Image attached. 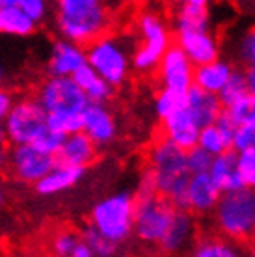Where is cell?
<instances>
[{"label":"cell","instance_id":"cell-1","mask_svg":"<svg viewBox=\"0 0 255 257\" xmlns=\"http://www.w3.org/2000/svg\"><path fill=\"white\" fill-rule=\"evenodd\" d=\"M112 15L106 0H58L56 28L64 39L78 45H89L91 41L108 34Z\"/></svg>","mask_w":255,"mask_h":257},{"label":"cell","instance_id":"cell-2","mask_svg":"<svg viewBox=\"0 0 255 257\" xmlns=\"http://www.w3.org/2000/svg\"><path fill=\"white\" fill-rule=\"evenodd\" d=\"M149 174L160 196L172 201L177 209H185V188L190 177L185 149L164 136L155 140L149 149Z\"/></svg>","mask_w":255,"mask_h":257},{"label":"cell","instance_id":"cell-3","mask_svg":"<svg viewBox=\"0 0 255 257\" xmlns=\"http://www.w3.org/2000/svg\"><path fill=\"white\" fill-rule=\"evenodd\" d=\"M136 39L127 34H104L86 49V62L112 88L121 86L133 69Z\"/></svg>","mask_w":255,"mask_h":257},{"label":"cell","instance_id":"cell-4","mask_svg":"<svg viewBox=\"0 0 255 257\" xmlns=\"http://www.w3.org/2000/svg\"><path fill=\"white\" fill-rule=\"evenodd\" d=\"M138 41L133 52V67L138 73H153L164 52L172 47V32L166 19L153 10H146L136 19Z\"/></svg>","mask_w":255,"mask_h":257},{"label":"cell","instance_id":"cell-5","mask_svg":"<svg viewBox=\"0 0 255 257\" xmlns=\"http://www.w3.org/2000/svg\"><path fill=\"white\" fill-rule=\"evenodd\" d=\"M212 212L218 229L225 237L233 240L251 237L255 227V190L240 187L222 192Z\"/></svg>","mask_w":255,"mask_h":257},{"label":"cell","instance_id":"cell-6","mask_svg":"<svg viewBox=\"0 0 255 257\" xmlns=\"http://www.w3.org/2000/svg\"><path fill=\"white\" fill-rule=\"evenodd\" d=\"M134 209H136V198L133 194L115 192L93 205L89 225L119 246L133 235Z\"/></svg>","mask_w":255,"mask_h":257},{"label":"cell","instance_id":"cell-7","mask_svg":"<svg viewBox=\"0 0 255 257\" xmlns=\"http://www.w3.org/2000/svg\"><path fill=\"white\" fill-rule=\"evenodd\" d=\"M177 207L160 194L138 196L134 209L133 233L146 244H159Z\"/></svg>","mask_w":255,"mask_h":257},{"label":"cell","instance_id":"cell-8","mask_svg":"<svg viewBox=\"0 0 255 257\" xmlns=\"http://www.w3.org/2000/svg\"><path fill=\"white\" fill-rule=\"evenodd\" d=\"M2 127L12 146L34 144V140L47 128V112L36 97H25L13 101Z\"/></svg>","mask_w":255,"mask_h":257},{"label":"cell","instance_id":"cell-9","mask_svg":"<svg viewBox=\"0 0 255 257\" xmlns=\"http://www.w3.org/2000/svg\"><path fill=\"white\" fill-rule=\"evenodd\" d=\"M36 99L47 114H82V110L89 103L73 77L56 75H51L41 82Z\"/></svg>","mask_w":255,"mask_h":257},{"label":"cell","instance_id":"cell-10","mask_svg":"<svg viewBox=\"0 0 255 257\" xmlns=\"http://www.w3.org/2000/svg\"><path fill=\"white\" fill-rule=\"evenodd\" d=\"M54 164L56 157L39 151L32 144H21L10 149L8 168L15 179L26 185H36L41 177L49 174V170Z\"/></svg>","mask_w":255,"mask_h":257},{"label":"cell","instance_id":"cell-11","mask_svg":"<svg viewBox=\"0 0 255 257\" xmlns=\"http://www.w3.org/2000/svg\"><path fill=\"white\" fill-rule=\"evenodd\" d=\"M194 67L196 65L181 51V47L172 45L164 52L157 67L162 88L177 91V93H186L194 86Z\"/></svg>","mask_w":255,"mask_h":257},{"label":"cell","instance_id":"cell-12","mask_svg":"<svg viewBox=\"0 0 255 257\" xmlns=\"http://www.w3.org/2000/svg\"><path fill=\"white\" fill-rule=\"evenodd\" d=\"M82 133L99 146H108L117 136V121L104 103H88L82 110Z\"/></svg>","mask_w":255,"mask_h":257},{"label":"cell","instance_id":"cell-13","mask_svg":"<svg viewBox=\"0 0 255 257\" xmlns=\"http://www.w3.org/2000/svg\"><path fill=\"white\" fill-rule=\"evenodd\" d=\"M220 196H222V190L212 181L209 172L190 174L185 188V211L198 212V214L212 212Z\"/></svg>","mask_w":255,"mask_h":257},{"label":"cell","instance_id":"cell-14","mask_svg":"<svg viewBox=\"0 0 255 257\" xmlns=\"http://www.w3.org/2000/svg\"><path fill=\"white\" fill-rule=\"evenodd\" d=\"M177 45L194 65H201L220 58V45L211 30L177 32Z\"/></svg>","mask_w":255,"mask_h":257},{"label":"cell","instance_id":"cell-15","mask_svg":"<svg viewBox=\"0 0 255 257\" xmlns=\"http://www.w3.org/2000/svg\"><path fill=\"white\" fill-rule=\"evenodd\" d=\"M86 49L69 39H60L52 45L49 56V73L56 77H73L82 65H86Z\"/></svg>","mask_w":255,"mask_h":257},{"label":"cell","instance_id":"cell-16","mask_svg":"<svg viewBox=\"0 0 255 257\" xmlns=\"http://www.w3.org/2000/svg\"><path fill=\"white\" fill-rule=\"evenodd\" d=\"M160 121H162L164 138L173 142L175 146H179V148L185 149V151L194 148V146H198V136L201 127L186 112L185 106H181L179 110H175L173 114L166 116L164 119H160Z\"/></svg>","mask_w":255,"mask_h":257},{"label":"cell","instance_id":"cell-17","mask_svg":"<svg viewBox=\"0 0 255 257\" xmlns=\"http://www.w3.org/2000/svg\"><path fill=\"white\" fill-rule=\"evenodd\" d=\"M185 108L190 114L199 127L211 125L216 121V117L222 114V103L216 93L205 91L198 86H192L185 93Z\"/></svg>","mask_w":255,"mask_h":257},{"label":"cell","instance_id":"cell-18","mask_svg":"<svg viewBox=\"0 0 255 257\" xmlns=\"http://www.w3.org/2000/svg\"><path fill=\"white\" fill-rule=\"evenodd\" d=\"M97 157V146L91 142L89 136H86L82 131L67 135L64 138V144L56 155V161L69 166L86 168L95 161Z\"/></svg>","mask_w":255,"mask_h":257},{"label":"cell","instance_id":"cell-19","mask_svg":"<svg viewBox=\"0 0 255 257\" xmlns=\"http://www.w3.org/2000/svg\"><path fill=\"white\" fill-rule=\"evenodd\" d=\"M196 235V222L185 209H177L159 246L168 253L183 251Z\"/></svg>","mask_w":255,"mask_h":257},{"label":"cell","instance_id":"cell-20","mask_svg":"<svg viewBox=\"0 0 255 257\" xmlns=\"http://www.w3.org/2000/svg\"><path fill=\"white\" fill-rule=\"evenodd\" d=\"M82 175L84 168L69 166V164H62L56 161V164L49 170V174L36 183V190L41 196H56L75 187L82 179Z\"/></svg>","mask_w":255,"mask_h":257},{"label":"cell","instance_id":"cell-21","mask_svg":"<svg viewBox=\"0 0 255 257\" xmlns=\"http://www.w3.org/2000/svg\"><path fill=\"white\" fill-rule=\"evenodd\" d=\"M209 175L218 185L222 192H229L235 188L244 187L240 175H238V166H236V153L233 149H227L220 155H214L209 168Z\"/></svg>","mask_w":255,"mask_h":257},{"label":"cell","instance_id":"cell-22","mask_svg":"<svg viewBox=\"0 0 255 257\" xmlns=\"http://www.w3.org/2000/svg\"><path fill=\"white\" fill-rule=\"evenodd\" d=\"M233 65L227 60L216 58L207 64L196 65L194 67V86H198L205 91L216 93L223 88V84L227 82L229 75L233 73Z\"/></svg>","mask_w":255,"mask_h":257},{"label":"cell","instance_id":"cell-23","mask_svg":"<svg viewBox=\"0 0 255 257\" xmlns=\"http://www.w3.org/2000/svg\"><path fill=\"white\" fill-rule=\"evenodd\" d=\"M73 80L78 84V88L84 91V95L88 97L89 103H106L114 91V88L104 78L99 77L88 64L82 65L73 75Z\"/></svg>","mask_w":255,"mask_h":257},{"label":"cell","instance_id":"cell-24","mask_svg":"<svg viewBox=\"0 0 255 257\" xmlns=\"http://www.w3.org/2000/svg\"><path fill=\"white\" fill-rule=\"evenodd\" d=\"M38 23L15 6H0V34L26 38L34 34Z\"/></svg>","mask_w":255,"mask_h":257},{"label":"cell","instance_id":"cell-25","mask_svg":"<svg viewBox=\"0 0 255 257\" xmlns=\"http://www.w3.org/2000/svg\"><path fill=\"white\" fill-rule=\"evenodd\" d=\"M190 257H244V251L233 238L207 237L192 248Z\"/></svg>","mask_w":255,"mask_h":257},{"label":"cell","instance_id":"cell-26","mask_svg":"<svg viewBox=\"0 0 255 257\" xmlns=\"http://www.w3.org/2000/svg\"><path fill=\"white\" fill-rule=\"evenodd\" d=\"M211 30V17L207 6H181L175 17V32Z\"/></svg>","mask_w":255,"mask_h":257},{"label":"cell","instance_id":"cell-27","mask_svg":"<svg viewBox=\"0 0 255 257\" xmlns=\"http://www.w3.org/2000/svg\"><path fill=\"white\" fill-rule=\"evenodd\" d=\"M198 146L214 157V155H220L231 149V142L220 133V128L214 123H211V125H205V127L199 128Z\"/></svg>","mask_w":255,"mask_h":257},{"label":"cell","instance_id":"cell-28","mask_svg":"<svg viewBox=\"0 0 255 257\" xmlns=\"http://www.w3.org/2000/svg\"><path fill=\"white\" fill-rule=\"evenodd\" d=\"M248 93V84H246V77H244V71L233 69V73L229 75L227 82L223 84V88L218 91V99L222 106H229L235 101H238L242 95Z\"/></svg>","mask_w":255,"mask_h":257},{"label":"cell","instance_id":"cell-29","mask_svg":"<svg viewBox=\"0 0 255 257\" xmlns=\"http://www.w3.org/2000/svg\"><path fill=\"white\" fill-rule=\"evenodd\" d=\"M80 242V235L73 229H58L49 240V250L52 257H71L73 250Z\"/></svg>","mask_w":255,"mask_h":257},{"label":"cell","instance_id":"cell-30","mask_svg":"<svg viewBox=\"0 0 255 257\" xmlns=\"http://www.w3.org/2000/svg\"><path fill=\"white\" fill-rule=\"evenodd\" d=\"M80 237L89 246V250L93 251L95 257H115V253H117V244L108 240L104 235H101L97 229H93L91 225L84 229V233Z\"/></svg>","mask_w":255,"mask_h":257},{"label":"cell","instance_id":"cell-31","mask_svg":"<svg viewBox=\"0 0 255 257\" xmlns=\"http://www.w3.org/2000/svg\"><path fill=\"white\" fill-rule=\"evenodd\" d=\"M181 106H185V93H177V91L166 90V88H162L157 93L153 103L155 114H157L159 119H164V117L173 114Z\"/></svg>","mask_w":255,"mask_h":257},{"label":"cell","instance_id":"cell-32","mask_svg":"<svg viewBox=\"0 0 255 257\" xmlns=\"http://www.w3.org/2000/svg\"><path fill=\"white\" fill-rule=\"evenodd\" d=\"M47 128L58 135H73L82 131V114H47Z\"/></svg>","mask_w":255,"mask_h":257},{"label":"cell","instance_id":"cell-33","mask_svg":"<svg viewBox=\"0 0 255 257\" xmlns=\"http://www.w3.org/2000/svg\"><path fill=\"white\" fill-rule=\"evenodd\" d=\"M225 112L227 116L236 123H248V121H255V95L253 93H246L242 95L238 101H235L233 104L225 106Z\"/></svg>","mask_w":255,"mask_h":257},{"label":"cell","instance_id":"cell-34","mask_svg":"<svg viewBox=\"0 0 255 257\" xmlns=\"http://www.w3.org/2000/svg\"><path fill=\"white\" fill-rule=\"evenodd\" d=\"M0 6L19 8L21 12H25L36 23H41L49 13V2L47 0H0Z\"/></svg>","mask_w":255,"mask_h":257},{"label":"cell","instance_id":"cell-35","mask_svg":"<svg viewBox=\"0 0 255 257\" xmlns=\"http://www.w3.org/2000/svg\"><path fill=\"white\" fill-rule=\"evenodd\" d=\"M236 166L238 175L244 187L255 190V149H246L236 153Z\"/></svg>","mask_w":255,"mask_h":257},{"label":"cell","instance_id":"cell-36","mask_svg":"<svg viewBox=\"0 0 255 257\" xmlns=\"http://www.w3.org/2000/svg\"><path fill=\"white\" fill-rule=\"evenodd\" d=\"M236 60L244 64L246 67H253L255 65V28H249L238 38L235 47Z\"/></svg>","mask_w":255,"mask_h":257},{"label":"cell","instance_id":"cell-37","mask_svg":"<svg viewBox=\"0 0 255 257\" xmlns=\"http://www.w3.org/2000/svg\"><path fill=\"white\" fill-rule=\"evenodd\" d=\"M231 149L235 153L246 151V149H255V121L236 125L235 135L231 138Z\"/></svg>","mask_w":255,"mask_h":257},{"label":"cell","instance_id":"cell-38","mask_svg":"<svg viewBox=\"0 0 255 257\" xmlns=\"http://www.w3.org/2000/svg\"><path fill=\"white\" fill-rule=\"evenodd\" d=\"M212 162V155L207 153L203 148L194 146V148L186 149V168L190 174H203L209 172Z\"/></svg>","mask_w":255,"mask_h":257},{"label":"cell","instance_id":"cell-39","mask_svg":"<svg viewBox=\"0 0 255 257\" xmlns=\"http://www.w3.org/2000/svg\"><path fill=\"white\" fill-rule=\"evenodd\" d=\"M64 135H58L51 128H45L43 133L34 140V148H38L39 151H43L47 155H52V157H56L60 148H62V144H64Z\"/></svg>","mask_w":255,"mask_h":257},{"label":"cell","instance_id":"cell-40","mask_svg":"<svg viewBox=\"0 0 255 257\" xmlns=\"http://www.w3.org/2000/svg\"><path fill=\"white\" fill-rule=\"evenodd\" d=\"M214 125H216V127L220 128V133H222V135L231 142V138H233V135H235L236 123L233 121L229 116H227V112H225V110H222V114L216 117Z\"/></svg>","mask_w":255,"mask_h":257},{"label":"cell","instance_id":"cell-41","mask_svg":"<svg viewBox=\"0 0 255 257\" xmlns=\"http://www.w3.org/2000/svg\"><path fill=\"white\" fill-rule=\"evenodd\" d=\"M13 101H15V99H13L12 93H10L6 88H0V125H2L4 119H6L8 112H10V108H12Z\"/></svg>","mask_w":255,"mask_h":257},{"label":"cell","instance_id":"cell-42","mask_svg":"<svg viewBox=\"0 0 255 257\" xmlns=\"http://www.w3.org/2000/svg\"><path fill=\"white\" fill-rule=\"evenodd\" d=\"M71 257H95V255H93V251L89 250V246L86 244V242L82 240V237H80V242H78L77 248L73 250Z\"/></svg>","mask_w":255,"mask_h":257},{"label":"cell","instance_id":"cell-43","mask_svg":"<svg viewBox=\"0 0 255 257\" xmlns=\"http://www.w3.org/2000/svg\"><path fill=\"white\" fill-rule=\"evenodd\" d=\"M172 6L181 8V6H207L209 0H168Z\"/></svg>","mask_w":255,"mask_h":257},{"label":"cell","instance_id":"cell-44","mask_svg":"<svg viewBox=\"0 0 255 257\" xmlns=\"http://www.w3.org/2000/svg\"><path fill=\"white\" fill-rule=\"evenodd\" d=\"M244 77H246V84H248V91L255 95V65L253 67H246Z\"/></svg>","mask_w":255,"mask_h":257},{"label":"cell","instance_id":"cell-45","mask_svg":"<svg viewBox=\"0 0 255 257\" xmlns=\"http://www.w3.org/2000/svg\"><path fill=\"white\" fill-rule=\"evenodd\" d=\"M8 159H10V151L4 146H0V168L8 166Z\"/></svg>","mask_w":255,"mask_h":257},{"label":"cell","instance_id":"cell-46","mask_svg":"<svg viewBox=\"0 0 255 257\" xmlns=\"http://www.w3.org/2000/svg\"><path fill=\"white\" fill-rule=\"evenodd\" d=\"M4 142H8L6 131H4V127H2V125H0V146H4Z\"/></svg>","mask_w":255,"mask_h":257},{"label":"cell","instance_id":"cell-47","mask_svg":"<svg viewBox=\"0 0 255 257\" xmlns=\"http://www.w3.org/2000/svg\"><path fill=\"white\" fill-rule=\"evenodd\" d=\"M4 201H6V192H4V188L0 187V207L4 205Z\"/></svg>","mask_w":255,"mask_h":257},{"label":"cell","instance_id":"cell-48","mask_svg":"<svg viewBox=\"0 0 255 257\" xmlns=\"http://www.w3.org/2000/svg\"><path fill=\"white\" fill-rule=\"evenodd\" d=\"M2 75H4V71H2V67H0V80H2Z\"/></svg>","mask_w":255,"mask_h":257},{"label":"cell","instance_id":"cell-49","mask_svg":"<svg viewBox=\"0 0 255 257\" xmlns=\"http://www.w3.org/2000/svg\"><path fill=\"white\" fill-rule=\"evenodd\" d=\"M249 257H255V250H253V251H251V255H249Z\"/></svg>","mask_w":255,"mask_h":257},{"label":"cell","instance_id":"cell-50","mask_svg":"<svg viewBox=\"0 0 255 257\" xmlns=\"http://www.w3.org/2000/svg\"><path fill=\"white\" fill-rule=\"evenodd\" d=\"M251 235H253V238H255V227H253V233H251Z\"/></svg>","mask_w":255,"mask_h":257}]
</instances>
